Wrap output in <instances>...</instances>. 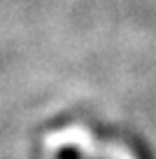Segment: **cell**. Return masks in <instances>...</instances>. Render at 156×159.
<instances>
[{
  "instance_id": "6da1fadb",
  "label": "cell",
  "mask_w": 156,
  "mask_h": 159,
  "mask_svg": "<svg viewBox=\"0 0 156 159\" xmlns=\"http://www.w3.org/2000/svg\"><path fill=\"white\" fill-rule=\"evenodd\" d=\"M47 148L58 150V148H79L86 154H96L93 148V136L89 134L84 126H68L63 131H56V134L47 136Z\"/></svg>"
},
{
  "instance_id": "7a4b0ae2",
  "label": "cell",
  "mask_w": 156,
  "mask_h": 159,
  "mask_svg": "<svg viewBox=\"0 0 156 159\" xmlns=\"http://www.w3.org/2000/svg\"><path fill=\"white\" fill-rule=\"evenodd\" d=\"M102 152H105V157H112V159H135V154L126 148H110L107 145Z\"/></svg>"
}]
</instances>
